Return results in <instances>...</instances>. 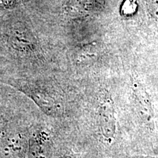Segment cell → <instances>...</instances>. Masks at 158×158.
Instances as JSON below:
<instances>
[{
  "mask_svg": "<svg viewBox=\"0 0 158 158\" xmlns=\"http://www.w3.org/2000/svg\"><path fill=\"white\" fill-rule=\"evenodd\" d=\"M21 2L22 0H0V10L14 8Z\"/></svg>",
  "mask_w": 158,
  "mask_h": 158,
  "instance_id": "cell-2",
  "label": "cell"
},
{
  "mask_svg": "<svg viewBox=\"0 0 158 158\" xmlns=\"http://www.w3.org/2000/svg\"><path fill=\"white\" fill-rule=\"evenodd\" d=\"M146 2L152 16L158 19V0H146Z\"/></svg>",
  "mask_w": 158,
  "mask_h": 158,
  "instance_id": "cell-3",
  "label": "cell"
},
{
  "mask_svg": "<svg viewBox=\"0 0 158 158\" xmlns=\"http://www.w3.org/2000/svg\"><path fill=\"white\" fill-rule=\"evenodd\" d=\"M135 92L138 101L139 102L141 111L144 114L146 121L151 122L154 116V111L151 100L149 94L140 83H138L135 86Z\"/></svg>",
  "mask_w": 158,
  "mask_h": 158,
  "instance_id": "cell-1",
  "label": "cell"
}]
</instances>
